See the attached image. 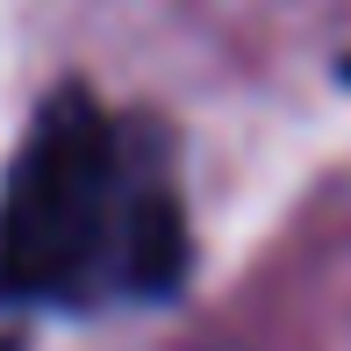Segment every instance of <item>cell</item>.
I'll return each mask as SVG.
<instances>
[{
  "instance_id": "6da1fadb",
  "label": "cell",
  "mask_w": 351,
  "mask_h": 351,
  "mask_svg": "<svg viewBox=\"0 0 351 351\" xmlns=\"http://www.w3.org/2000/svg\"><path fill=\"white\" fill-rule=\"evenodd\" d=\"M165 158L151 122H108L86 86H58L36 108L0 194V294L93 308L130 301V215Z\"/></svg>"
},
{
  "instance_id": "7a4b0ae2",
  "label": "cell",
  "mask_w": 351,
  "mask_h": 351,
  "mask_svg": "<svg viewBox=\"0 0 351 351\" xmlns=\"http://www.w3.org/2000/svg\"><path fill=\"white\" fill-rule=\"evenodd\" d=\"M0 351H22V344H8V337H0Z\"/></svg>"
},
{
  "instance_id": "3957f363",
  "label": "cell",
  "mask_w": 351,
  "mask_h": 351,
  "mask_svg": "<svg viewBox=\"0 0 351 351\" xmlns=\"http://www.w3.org/2000/svg\"><path fill=\"white\" fill-rule=\"evenodd\" d=\"M344 79H351V58H344Z\"/></svg>"
}]
</instances>
